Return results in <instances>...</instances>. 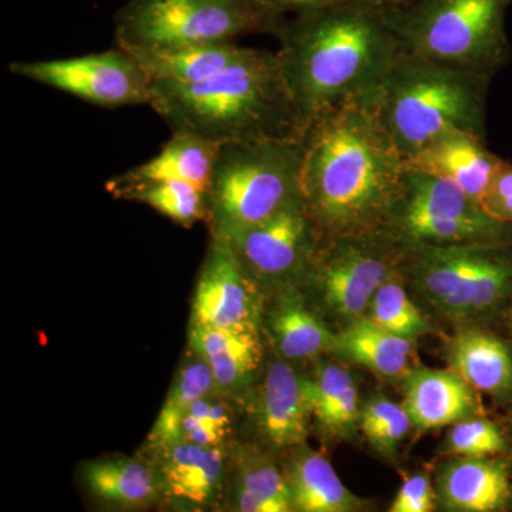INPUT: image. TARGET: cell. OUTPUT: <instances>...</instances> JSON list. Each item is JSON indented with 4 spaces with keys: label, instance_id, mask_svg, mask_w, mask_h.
<instances>
[{
    "label": "cell",
    "instance_id": "obj_1",
    "mask_svg": "<svg viewBox=\"0 0 512 512\" xmlns=\"http://www.w3.org/2000/svg\"><path fill=\"white\" fill-rule=\"evenodd\" d=\"M301 144V201L320 242L382 231L406 167L370 100L309 121Z\"/></svg>",
    "mask_w": 512,
    "mask_h": 512
},
{
    "label": "cell",
    "instance_id": "obj_2",
    "mask_svg": "<svg viewBox=\"0 0 512 512\" xmlns=\"http://www.w3.org/2000/svg\"><path fill=\"white\" fill-rule=\"evenodd\" d=\"M387 8L389 3L350 0L295 13L276 30V57L305 127L376 92L402 52Z\"/></svg>",
    "mask_w": 512,
    "mask_h": 512
},
{
    "label": "cell",
    "instance_id": "obj_3",
    "mask_svg": "<svg viewBox=\"0 0 512 512\" xmlns=\"http://www.w3.org/2000/svg\"><path fill=\"white\" fill-rule=\"evenodd\" d=\"M148 106L171 131L218 146L301 140L305 131L278 57L266 50L252 49L201 83H153Z\"/></svg>",
    "mask_w": 512,
    "mask_h": 512
},
{
    "label": "cell",
    "instance_id": "obj_4",
    "mask_svg": "<svg viewBox=\"0 0 512 512\" xmlns=\"http://www.w3.org/2000/svg\"><path fill=\"white\" fill-rule=\"evenodd\" d=\"M490 82L402 50L369 100L407 160L451 131L485 137Z\"/></svg>",
    "mask_w": 512,
    "mask_h": 512
},
{
    "label": "cell",
    "instance_id": "obj_5",
    "mask_svg": "<svg viewBox=\"0 0 512 512\" xmlns=\"http://www.w3.org/2000/svg\"><path fill=\"white\" fill-rule=\"evenodd\" d=\"M512 0H410L389 5L387 19L404 52L493 77L512 50L505 12Z\"/></svg>",
    "mask_w": 512,
    "mask_h": 512
},
{
    "label": "cell",
    "instance_id": "obj_6",
    "mask_svg": "<svg viewBox=\"0 0 512 512\" xmlns=\"http://www.w3.org/2000/svg\"><path fill=\"white\" fill-rule=\"evenodd\" d=\"M301 140L225 144L208 191L212 238L227 239L301 200Z\"/></svg>",
    "mask_w": 512,
    "mask_h": 512
},
{
    "label": "cell",
    "instance_id": "obj_7",
    "mask_svg": "<svg viewBox=\"0 0 512 512\" xmlns=\"http://www.w3.org/2000/svg\"><path fill=\"white\" fill-rule=\"evenodd\" d=\"M285 19L259 0H127L114 18V36L126 52L177 49L275 35Z\"/></svg>",
    "mask_w": 512,
    "mask_h": 512
},
{
    "label": "cell",
    "instance_id": "obj_8",
    "mask_svg": "<svg viewBox=\"0 0 512 512\" xmlns=\"http://www.w3.org/2000/svg\"><path fill=\"white\" fill-rule=\"evenodd\" d=\"M512 258V239L407 249L404 264L421 295L450 316L483 295Z\"/></svg>",
    "mask_w": 512,
    "mask_h": 512
},
{
    "label": "cell",
    "instance_id": "obj_9",
    "mask_svg": "<svg viewBox=\"0 0 512 512\" xmlns=\"http://www.w3.org/2000/svg\"><path fill=\"white\" fill-rule=\"evenodd\" d=\"M10 73L106 109L150 104L153 82L126 50L69 59L13 62Z\"/></svg>",
    "mask_w": 512,
    "mask_h": 512
},
{
    "label": "cell",
    "instance_id": "obj_10",
    "mask_svg": "<svg viewBox=\"0 0 512 512\" xmlns=\"http://www.w3.org/2000/svg\"><path fill=\"white\" fill-rule=\"evenodd\" d=\"M319 251L318 282L326 305L346 318H359L377 289L392 278L407 249L386 231L328 239Z\"/></svg>",
    "mask_w": 512,
    "mask_h": 512
},
{
    "label": "cell",
    "instance_id": "obj_11",
    "mask_svg": "<svg viewBox=\"0 0 512 512\" xmlns=\"http://www.w3.org/2000/svg\"><path fill=\"white\" fill-rule=\"evenodd\" d=\"M191 312V325L259 332L262 301L258 286L227 239L212 238Z\"/></svg>",
    "mask_w": 512,
    "mask_h": 512
},
{
    "label": "cell",
    "instance_id": "obj_12",
    "mask_svg": "<svg viewBox=\"0 0 512 512\" xmlns=\"http://www.w3.org/2000/svg\"><path fill=\"white\" fill-rule=\"evenodd\" d=\"M227 241L255 279H281L296 274L311 261L320 239L302 201L296 200L269 220L239 231Z\"/></svg>",
    "mask_w": 512,
    "mask_h": 512
},
{
    "label": "cell",
    "instance_id": "obj_13",
    "mask_svg": "<svg viewBox=\"0 0 512 512\" xmlns=\"http://www.w3.org/2000/svg\"><path fill=\"white\" fill-rule=\"evenodd\" d=\"M503 161L488 150L485 137L451 131L404 160V167L451 181L481 204Z\"/></svg>",
    "mask_w": 512,
    "mask_h": 512
},
{
    "label": "cell",
    "instance_id": "obj_14",
    "mask_svg": "<svg viewBox=\"0 0 512 512\" xmlns=\"http://www.w3.org/2000/svg\"><path fill=\"white\" fill-rule=\"evenodd\" d=\"M437 498L448 511L498 512L512 505V471L501 458L461 457L437 476Z\"/></svg>",
    "mask_w": 512,
    "mask_h": 512
},
{
    "label": "cell",
    "instance_id": "obj_15",
    "mask_svg": "<svg viewBox=\"0 0 512 512\" xmlns=\"http://www.w3.org/2000/svg\"><path fill=\"white\" fill-rule=\"evenodd\" d=\"M404 409L416 429L453 426L481 413L476 390L454 370L417 369L404 380Z\"/></svg>",
    "mask_w": 512,
    "mask_h": 512
},
{
    "label": "cell",
    "instance_id": "obj_16",
    "mask_svg": "<svg viewBox=\"0 0 512 512\" xmlns=\"http://www.w3.org/2000/svg\"><path fill=\"white\" fill-rule=\"evenodd\" d=\"M190 348L211 367L217 392H244L261 365L259 332H232L191 325Z\"/></svg>",
    "mask_w": 512,
    "mask_h": 512
},
{
    "label": "cell",
    "instance_id": "obj_17",
    "mask_svg": "<svg viewBox=\"0 0 512 512\" xmlns=\"http://www.w3.org/2000/svg\"><path fill=\"white\" fill-rule=\"evenodd\" d=\"M311 416L302 377L288 363H272L259 404V424L266 439L278 447L301 446Z\"/></svg>",
    "mask_w": 512,
    "mask_h": 512
},
{
    "label": "cell",
    "instance_id": "obj_18",
    "mask_svg": "<svg viewBox=\"0 0 512 512\" xmlns=\"http://www.w3.org/2000/svg\"><path fill=\"white\" fill-rule=\"evenodd\" d=\"M447 359L476 392L511 399L512 350L504 340L483 330H463L448 343Z\"/></svg>",
    "mask_w": 512,
    "mask_h": 512
},
{
    "label": "cell",
    "instance_id": "obj_19",
    "mask_svg": "<svg viewBox=\"0 0 512 512\" xmlns=\"http://www.w3.org/2000/svg\"><path fill=\"white\" fill-rule=\"evenodd\" d=\"M221 146L190 133L173 131L156 157L113 178V183L184 181L208 194Z\"/></svg>",
    "mask_w": 512,
    "mask_h": 512
},
{
    "label": "cell",
    "instance_id": "obj_20",
    "mask_svg": "<svg viewBox=\"0 0 512 512\" xmlns=\"http://www.w3.org/2000/svg\"><path fill=\"white\" fill-rule=\"evenodd\" d=\"M160 476L164 493L197 505H210L220 490L224 474L222 446L204 447L181 441L160 450Z\"/></svg>",
    "mask_w": 512,
    "mask_h": 512
},
{
    "label": "cell",
    "instance_id": "obj_21",
    "mask_svg": "<svg viewBox=\"0 0 512 512\" xmlns=\"http://www.w3.org/2000/svg\"><path fill=\"white\" fill-rule=\"evenodd\" d=\"M251 50V47L225 42L127 53L146 70L151 82L187 86L211 79L215 74L244 59Z\"/></svg>",
    "mask_w": 512,
    "mask_h": 512
},
{
    "label": "cell",
    "instance_id": "obj_22",
    "mask_svg": "<svg viewBox=\"0 0 512 512\" xmlns=\"http://www.w3.org/2000/svg\"><path fill=\"white\" fill-rule=\"evenodd\" d=\"M82 476L94 497L117 507H147L164 494L160 471L136 458L117 456L90 461L83 467Z\"/></svg>",
    "mask_w": 512,
    "mask_h": 512
},
{
    "label": "cell",
    "instance_id": "obj_23",
    "mask_svg": "<svg viewBox=\"0 0 512 512\" xmlns=\"http://www.w3.org/2000/svg\"><path fill=\"white\" fill-rule=\"evenodd\" d=\"M293 510L302 512H352L362 508L335 468L322 454L298 451L286 473Z\"/></svg>",
    "mask_w": 512,
    "mask_h": 512
},
{
    "label": "cell",
    "instance_id": "obj_24",
    "mask_svg": "<svg viewBox=\"0 0 512 512\" xmlns=\"http://www.w3.org/2000/svg\"><path fill=\"white\" fill-rule=\"evenodd\" d=\"M333 350L384 379H397L409 369L413 342L387 332L367 316H359L336 335Z\"/></svg>",
    "mask_w": 512,
    "mask_h": 512
},
{
    "label": "cell",
    "instance_id": "obj_25",
    "mask_svg": "<svg viewBox=\"0 0 512 512\" xmlns=\"http://www.w3.org/2000/svg\"><path fill=\"white\" fill-rule=\"evenodd\" d=\"M214 390H217V383L211 367L194 353V357L181 367L173 386L168 390L163 409L148 436L151 447L160 451L181 443V421L185 413L192 403L210 396Z\"/></svg>",
    "mask_w": 512,
    "mask_h": 512
},
{
    "label": "cell",
    "instance_id": "obj_26",
    "mask_svg": "<svg viewBox=\"0 0 512 512\" xmlns=\"http://www.w3.org/2000/svg\"><path fill=\"white\" fill-rule=\"evenodd\" d=\"M269 325L276 348L288 359H311L335 345L336 335L292 296L275 306Z\"/></svg>",
    "mask_w": 512,
    "mask_h": 512
},
{
    "label": "cell",
    "instance_id": "obj_27",
    "mask_svg": "<svg viewBox=\"0 0 512 512\" xmlns=\"http://www.w3.org/2000/svg\"><path fill=\"white\" fill-rule=\"evenodd\" d=\"M107 188L117 197L130 198L151 208L183 227L208 220V197L204 191L184 181H148L119 184L110 181Z\"/></svg>",
    "mask_w": 512,
    "mask_h": 512
},
{
    "label": "cell",
    "instance_id": "obj_28",
    "mask_svg": "<svg viewBox=\"0 0 512 512\" xmlns=\"http://www.w3.org/2000/svg\"><path fill=\"white\" fill-rule=\"evenodd\" d=\"M237 508L242 512L292 511L286 477L268 461L244 460L239 468Z\"/></svg>",
    "mask_w": 512,
    "mask_h": 512
},
{
    "label": "cell",
    "instance_id": "obj_29",
    "mask_svg": "<svg viewBox=\"0 0 512 512\" xmlns=\"http://www.w3.org/2000/svg\"><path fill=\"white\" fill-rule=\"evenodd\" d=\"M366 312H369L367 318L376 325L400 338L412 340L431 330L430 323L407 296L403 286L392 278L377 289Z\"/></svg>",
    "mask_w": 512,
    "mask_h": 512
},
{
    "label": "cell",
    "instance_id": "obj_30",
    "mask_svg": "<svg viewBox=\"0 0 512 512\" xmlns=\"http://www.w3.org/2000/svg\"><path fill=\"white\" fill-rule=\"evenodd\" d=\"M359 420L369 443L387 457L396 454L399 444L413 426L406 409L384 397L367 402Z\"/></svg>",
    "mask_w": 512,
    "mask_h": 512
},
{
    "label": "cell",
    "instance_id": "obj_31",
    "mask_svg": "<svg viewBox=\"0 0 512 512\" xmlns=\"http://www.w3.org/2000/svg\"><path fill=\"white\" fill-rule=\"evenodd\" d=\"M507 447L500 427L478 416L453 424L447 436V450L460 457H495L505 453Z\"/></svg>",
    "mask_w": 512,
    "mask_h": 512
},
{
    "label": "cell",
    "instance_id": "obj_32",
    "mask_svg": "<svg viewBox=\"0 0 512 512\" xmlns=\"http://www.w3.org/2000/svg\"><path fill=\"white\" fill-rule=\"evenodd\" d=\"M356 386L352 373L339 365H326L312 379H303V392L312 416L325 410L330 403Z\"/></svg>",
    "mask_w": 512,
    "mask_h": 512
},
{
    "label": "cell",
    "instance_id": "obj_33",
    "mask_svg": "<svg viewBox=\"0 0 512 512\" xmlns=\"http://www.w3.org/2000/svg\"><path fill=\"white\" fill-rule=\"evenodd\" d=\"M359 416V393L356 386H353L340 394L325 410L316 414L315 419L325 433L342 436L353 430Z\"/></svg>",
    "mask_w": 512,
    "mask_h": 512
},
{
    "label": "cell",
    "instance_id": "obj_34",
    "mask_svg": "<svg viewBox=\"0 0 512 512\" xmlns=\"http://www.w3.org/2000/svg\"><path fill=\"white\" fill-rule=\"evenodd\" d=\"M481 205L491 217L512 225V164L503 161Z\"/></svg>",
    "mask_w": 512,
    "mask_h": 512
},
{
    "label": "cell",
    "instance_id": "obj_35",
    "mask_svg": "<svg viewBox=\"0 0 512 512\" xmlns=\"http://www.w3.org/2000/svg\"><path fill=\"white\" fill-rule=\"evenodd\" d=\"M437 491L429 478L414 476L404 480L402 488L393 501L392 512H429L436 507Z\"/></svg>",
    "mask_w": 512,
    "mask_h": 512
},
{
    "label": "cell",
    "instance_id": "obj_36",
    "mask_svg": "<svg viewBox=\"0 0 512 512\" xmlns=\"http://www.w3.org/2000/svg\"><path fill=\"white\" fill-rule=\"evenodd\" d=\"M187 413L204 421V423L210 424L224 436L228 433L229 426H231V420H229V414L224 404L214 402L210 399V396L202 397V399L192 403Z\"/></svg>",
    "mask_w": 512,
    "mask_h": 512
},
{
    "label": "cell",
    "instance_id": "obj_37",
    "mask_svg": "<svg viewBox=\"0 0 512 512\" xmlns=\"http://www.w3.org/2000/svg\"><path fill=\"white\" fill-rule=\"evenodd\" d=\"M265 6L281 13V15H288V13H301L306 10H313L319 8H326V6L338 5V3L350 2V0H259ZM375 2L389 3L393 5L392 0H375Z\"/></svg>",
    "mask_w": 512,
    "mask_h": 512
},
{
    "label": "cell",
    "instance_id": "obj_38",
    "mask_svg": "<svg viewBox=\"0 0 512 512\" xmlns=\"http://www.w3.org/2000/svg\"><path fill=\"white\" fill-rule=\"evenodd\" d=\"M393 5H404V3L410 2V0H392Z\"/></svg>",
    "mask_w": 512,
    "mask_h": 512
}]
</instances>
